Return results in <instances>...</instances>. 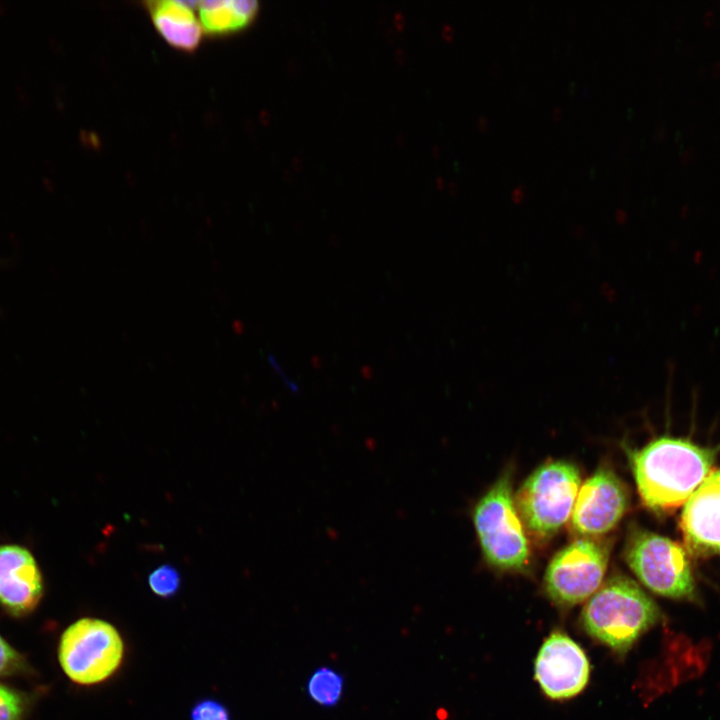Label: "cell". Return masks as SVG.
<instances>
[{
	"instance_id": "obj_22",
	"label": "cell",
	"mask_w": 720,
	"mask_h": 720,
	"mask_svg": "<svg viewBox=\"0 0 720 720\" xmlns=\"http://www.w3.org/2000/svg\"><path fill=\"white\" fill-rule=\"evenodd\" d=\"M698 72H699V73H698V77H699L700 79H701V76H704V77H705V75H706V69H705V68L700 67L699 70H698Z\"/></svg>"
},
{
	"instance_id": "obj_8",
	"label": "cell",
	"mask_w": 720,
	"mask_h": 720,
	"mask_svg": "<svg viewBox=\"0 0 720 720\" xmlns=\"http://www.w3.org/2000/svg\"><path fill=\"white\" fill-rule=\"evenodd\" d=\"M630 494L608 467H600L579 489L570 517V530L580 537H598L614 529L625 515Z\"/></svg>"
},
{
	"instance_id": "obj_12",
	"label": "cell",
	"mask_w": 720,
	"mask_h": 720,
	"mask_svg": "<svg viewBox=\"0 0 720 720\" xmlns=\"http://www.w3.org/2000/svg\"><path fill=\"white\" fill-rule=\"evenodd\" d=\"M154 27L172 47L184 52L195 51L203 37L197 1L160 0L144 3Z\"/></svg>"
},
{
	"instance_id": "obj_6",
	"label": "cell",
	"mask_w": 720,
	"mask_h": 720,
	"mask_svg": "<svg viewBox=\"0 0 720 720\" xmlns=\"http://www.w3.org/2000/svg\"><path fill=\"white\" fill-rule=\"evenodd\" d=\"M628 567L652 592L671 599L695 600L696 585L688 553L678 542L631 527L624 544Z\"/></svg>"
},
{
	"instance_id": "obj_9",
	"label": "cell",
	"mask_w": 720,
	"mask_h": 720,
	"mask_svg": "<svg viewBox=\"0 0 720 720\" xmlns=\"http://www.w3.org/2000/svg\"><path fill=\"white\" fill-rule=\"evenodd\" d=\"M589 674L586 654L569 636L556 631L545 639L535 660V678L546 696L568 699L578 695Z\"/></svg>"
},
{
	"instance_id": "obj_15",
	"label": "cell",
	"mask_w": 720,
	"mask_h": 720,
	"mask_svg": "<svg viewBox=\"0 0 720 720\" xmlns=\"http://www.w3.org/2000/svg\"><path fill=\"white\" fill-rule=\"evenodd\" d=\"M148 585L158 597L168 599L176 595L181 587V575L170 564H164L154 569L148 576Z\"/></svg>"
},
{
	"instance_id": "obj_2",
	"label": "cell",
	"mask_w": 720,
	"mask_h": 720,
	"mask_svg": "<svg viewBox=\"0 0 720 720\" xmlns=\"http://www.w3.org/2000/svg\"><path fill=\"white\" fill-rule=\"evenodd\" d=\"M660 618L653 599L622 574L604 581L581 613L585 631L620 654L627 652Z\"/></svg>"
},
{
	"instance_id": "obj_3",
	"label": "cell",
	"mask_w": 720,
	"mask_h": 720,
	"mask_svg": "<svg viewBox=\"0 0 720 720\" xmlns=\"http://www.w3.org/2000/svg\"><path fill=\"white\" fill-rule=\"evenodd\" d=\"M474 528L486 562L501 571L522 572L530 548L512 493L510 472L501 475L472 511Z\"/></svg>"
},
{
	"instance_id": "obj_16",
	"label": "cell",
	"mask_w": 720,
	"mask_h": 720,
	"mask_svg": "<svg viewBox=\"0 0 720 720\" xmlns=\"http://www.w3.org/2000/svg\"><path fill=\"white\" fill-rule=\"evenodd\" d=\"M25 698L18 691L0 684V720H22Z\"/></svg>"
},
{
	"instance_id": "obj_19",
	"label": "cell",
	"mask_w": 720,
	"mask_h": 720,
	"mask_svg": "<svg viewBox=\"0 0 720 720\" xmlns=\"http://www.w3.org/2000/svg\"><path fill=\"white\" fill-rule=\"evenodd\" d=\"M694 155H695V151H694L693 148H690V149L686 150V151L682 154V162H683V163L689 162V161L693 158Z\"/></svg>"
},
{
	"instance_id": "obj_7",
	"label": "cell",
	"mask_w": 720,
	"mask_h": 720,
	"mask_svg": "<svg viewBox=\"0 0 720 720\" xmlns=\"http://www.w3.org/2000/svg\"><path fill=\"white\" fill-rule=\"evenodd\" d=\"M609 555V543L598 537H579L559 550L544 574L549 598L561 606L589 599L603 583Z\"/></svg>"
},
{
	"instance_id": "obj_13",
	"label": "cell",
	"mask_w": 720,
	"mask_h": 720,
	"mask_svg": "<svg viewBox=\"0 0 720 720\" xmlns=\"http://www.w3.org/2000/svg\"><path fill=\"white\" fill-rule=\"evenodd\" d=\"M196 9L203 32L213 37L246 29L259 10L254 0H208L197 2Z\"/></svg>"
},
{
	"instance_id": "obj_14",
	"label": "cell",
	"mask_w": 720,
	"mask_h": 720,
	"mask_svg": "<svg viewBox=\"0 0 720 720\" xmlns=\"http://www.w3.org/2000/svg\"><path fill=\"white\" fill-rule=\"evenodd\" d=\"M345 678L341 672L330 666L314 669L305 682V693L312 703L323 707L337 706L344 695Z\"/></svg>"
},
{
	"instance_id": "obj_11",
	"label": "cell",
	"mask_w": 720,
	"mask_h": 720,
	"mask_svg": "<svg viewBox=\"0 0 720 720\" xmlns=\"http://www.w3.org/2000/svg\"><path fill=\"white\" fill-rule=\"evenodd\" d=\"M680 530L694 556L720 555V469L709 473L688 499Z\"/></svg>"
},
{
	"instance_id": "obj_18",
	"label": "cell",
	"mask_w": 720,
	"mask_h": 720,
	"mask_svg": "<svg viewBox=\"0 0 720 720\" xmlns=\"http://www.w3.org/2000/svg\"><path fill=\"white\" fill-rule=\"evenodd\" d=\"M25 669L22 655L0 636V677L22 673Z\"/></svg>"
},
{
	"instance_id": "obj_1",
	"label": "cell",
	"mask_w": 720,
	"mask_h": 720,
	"mask_svg": "<svg viewBox=\"0 0 720 720\" xmlns=\"http://www.w3.org/2000/svg\"><path fill=\"white\" fill-rule=\"evenodd\" d=\"M643 505L666 515L683 505L709 475L715 453L689 440L663 436L629 453Z\"/></svg>"
},
{
	"instance_id": "obj_20",
	"label": "cell",
	"mask_w": 720,
	"mask_h": 720,
	"mask_svg": "<svg viewBox=\"0 0 720 720\" xmlns=\"http://www.w3.org/2000/svg\"><path fill=\"white\" fill-rule=\"evenodd\" d=\"M703 20L705 24L709 25L714 20V11L713 10H707L703 16Z\"/></svg>"
},
{
	"instance_id": "obj_10",
	"label": "cell",
	"mask_w": 720,
	"mask_h": 720,
	"mask_svg": "<svg viewBox=\"0 0 720 720\" xmlns=\"http://www.w3.org/2000/svg\"><path fill=\"white\" fill-rule=\"evenodd\" d=\"M44 595V580L32 552L19 544L0 545V606L11 616L34 611Z\"/></svg>"
},
{
	"instance_id": "obj_21",
	"label": "cell",
	"mask_w": 720,
	"mask_h": 720,
	"mask_svg": "<svg viewBox=\"0 0 720 720\" xmlns=\"http://www.w3.org/2000/svg\"><path fill=\"white\" fill-rule=\"evenodd\" d=\"M712 74L714 77L720 76V61H716L712 66Z\"/></svg>"
},
{
	"instance_id": "obj_5",
	"label": "cell",
	"mask_w": 720,
	"mask_h": 720,
	"mask_svg": "<svg viewBox=\"0 0 720 720\" xmlns=\"http://www.w3.org/2000/svg\"><path fill=\"white\" fill-rule=\"evenodd\" d=\"M125 642L110 622L83 617L70 624L58 645V660L65 675L82 686L101 684L120 669Z\"/></svg>"
},
{
	"instance_id": "obj_4",
	"label": "cell",
	"mask_w": 720,
	"mask_h": 720,
	"mask_svg": "<svg viewBox=\"0 0 720 720\" xmlns=\"http://www.w3.org/2000/svg\"><path fill=\"white\" fill-rule=\"evenodd\" d=\"M579 469L551 460L534 470L514 496L525 530L539 541L553 537L570 519L580 489Z\"/></svg>"
},
{
	"instance_id": "obj_17",
	"label": "cell",
	"mask_w": 720,
	"mask_h": 720,
	"mask_svg": "<svg viewBox=\"0 0 720 720\" xmlns=\"http://www.w3.org/2000/svg\"><path fill=\"white\" fill-rule=\"evenodd\" d=\"M190 720H231V715L220 701L204 698L192 706Z\"/></svg>"
}]
</instances>
